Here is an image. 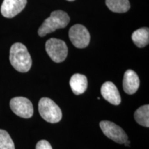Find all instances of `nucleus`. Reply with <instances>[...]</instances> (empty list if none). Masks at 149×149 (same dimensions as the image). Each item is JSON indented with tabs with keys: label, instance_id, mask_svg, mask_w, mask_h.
Returning <instances> with one entry per match:
<instances>
[{
	"label": "nucleus",
	"instance_id": "f257e3e1",
	"mask_svg": "<svg viewBox=\"0 0 149 149\" xmlns=\"http://www.w3.org/2000/svg\"><path fill=\"white\" fill-rule=\"evenodd\" d=\"M10 62L13 67L21 72H26L32 66V59L27 48L22 43H15L10 50Z\"/></svg>",
	"mask_w": 149,
	"mask_h": 149
},
{
	"label": "nucleus",
	"instance_id": "f03ea898",
	"mask_svg": "<svg viewBox=\"0 0 149 149\" xmlns=\"http://www.w3.org/2000/svg\"><path fill=\"white\" fill-rule=\"evenodd\" d=\"M70 22V17L66 12L57 10L51 13V15L43 22L38 30V35L44 37L46 35L56 31L57 29H63L68 25Z\"/></svg>",
	"mask_w": 149,
	"mask_h": 149
},
{
	"label": "nucleus",
	"instance_id": "7ed1b4c3",
	"mask_svg": "<svg viewBox=\"0 0 149 149\" xmlns=\"http://www.w3.org/2000/svg\"><path fill=\"white\" fill-rule=\"evenodd\" d=\"M38 110L42 118L47 122L55 124L59 122L62 118L60 108L50 98L41 99L38 104Z\"/></svg>",
	"mask_w": 149,
	"mask_h": 149
},
{
	"label": "nucleus",
	"instance_id": "20e7f679",
	"mask_svg": "<svg viewBox=\"0 0 149 149\" xmlns=\"http://www.w3.org/2000/svg\"><path fill=\"white\" fill-rule=\"evenodd\" d=\"M46 51L52 60L60 63L66 59L68 55V47L64 41L51 38L46 43Z\"/></svg>",
	"mask_w": 149,
	"mask_h": 149
},
{
	"label": "nucleus",
	"instance_id": "39448f33",
	"mask_svg": "<svg viewBox=\"0 0 149 149\" xmlns=\"http://www.w3.org/2000/svg\"><path fill=\"white\" fill-rule=\"evenodd\" d=\"M100 126L108 138L112 139L117 144H122L128 141V136L125 131L115 123L107 120L102 121L100 123Z\"/></svg>",
	"mask_w": 149,
	"mask_h": 149
},
{
	"label": "nucleus",
	"instance_id": "423d86ee",
	"mask_svg": "<svg viewBox=\"0 0 149 149\" xmlns=\"http://www.w3.org/2000/svg\"><path fill=\"white\" fill-rule=\"evenodd\" d=\"M68 36L70 42L76 48H86L90 43V33L88 29L81 24L72 26L69 30Z\"/></svg>",
	"mask_w": 149,
	"mask_h": 149
},
{
	"label": "nucleus",
	"instance_id": "0eeeda50",
	"mask_svg": "<svg viewBox=\"0 0 149 149\" xmlns=\"http://www.w3.org/2000/svg\"><path fill=\"white\" fill-rule=\"evenodd\" d=\"M10 107L12 111L22 118H31L33 115V106L29 99L16 97L11 99Z\"/></svg>",
	"mask_w": 149,
	"mask_h": 149
},
{
	"label": "nucleus",
	"instance_id": "6e6552de",
	"mask_svg": "<svg viewBox=\"0 0 149 149\" xmlns=\"http://www.w3.org/2000/svg\"><path fill=\"white\" fill-rule=\"evenodd\" d=\"M26 3L27 0H3L1 13L4 17H14L24 10Z\"/></svg>",
	"mask_w": 149,
	"mask_h": 149
},
{
	"label": "nucleus",
	"instance_id": "1a4fd4ad",
	"mask_svg": "<svg viewBox=\"0 0 149 149\" xmlns=\"http://www.w3.org/2000/svg\"><path fill=\"white\" fill-rule=\"evenodd\" d=\"M101 93L107 101L113 105H119L121 103L120 92L114 84L111 81H107L102 86Z\"/></svg>",
	"mask_w": 149,
	"mask_h": 149
},
{
	"label": "nucleus",
	"instance_id": "9d476101",
	"mask_svg": "<svg viewBox=\"0 0 149 149\" xmlns=\"http://www.w3.org/2000/svg\"><path fill=\"white\" fill-rule=\"evenodd\" d=\"M139 87V79L137 74L133 70H127L124 74L123 88L128 95H133L137 92Z\"/></svg>",
	"mask_w": 149,
	"mask_h": 149
},
{
	"label": "nucleus",
	"instance_id": "9b49d317",
	"mask_svg": "<svg viewBox=\"0 0 149 149\" xmlns=\"http://www.w3.org/2000/svg\"><path fill=\"white\" fill-rule=\"evenodd\" d=\"M69 84L72 92L77 95L84 93L88 86L86 77L79 73L74 74L70 78Z\"/></svg>",
	"mask_w": 149,
	"mask_h": 149
},
{
	"label": "nucleus",
	"instance_id": "f8f14e48",
	"mask_svg": "<svg viewBox=\"0 0 149 149\" xmlns=\"http://www.w3.org/2000/svg\"><path fill=\"white\" fill-rule=\"evenodd\" d=\"M132 40L137 47H145L149 42V29L148 28H141L134 31L132 34Z\"/></svg>",
	"mask_w": 149,
	"mask_h": 149
},
{
	"label": "nucleus",
	"instance_id": "ddd939ff",
	"mask_svg": "<svg viewBox=\"0 0 149 149\" xmlns=\"http://www.w3.org/2000/svg\"><path fill=\"white\" fill-rule=\"evenodd\" d=\"M106 4L111 11L118 13L127 12L130 8L128 0H106Z\"/></svg>",
	"mask_w": 149,
	"mask_h": 149
},
{
	"label": "nucleus",
	"instance_id": "4468645a",
	"mask_svg": "<svg viewBox=\"0 0 149 149\" xmlns=\"http://www.w3.org/2000/svg\"><path fill=\"white\" fill-rule=\"evenodd\" d=\"M134 118L139 125L148 128L149 126V106L148 104L139 107L134 113Z\"/></svg>",
	"mask_w": 149,
	"mask_h": 149
},
{
	"label": "nucleus",
	"instance_id": "2eb2a0df",
	"mask_svg": "<svg viewBox=\"0 0 149 149\" xmlns=\"http://www.w3.org/2000/svg\"><path fill=\"white\" fill-rule=\"evenodd\" d=\"M0 149H15L10 135L2 129H0Z\"/></svg>",
	"mask_w": 149,
	"mask_h": 149
},
{
	"label": "nucleus",
	"instance_id": "dca6fc26",
	"mask_svg": "<svg viewBox=\"0 0 149 149\" xmlns=\"http://www.w3.org/2000/svg\"><path fill=\"white\" fill-rule=\"evenodd\" d=\"M35 149H53V148L48 141L43 139L37 142Z\"/></svg>",
	"mask_w": 149,
	"mask_h": 149
},
{
	"label": "nucleus",
	"instance_id": "f3484780",
	"mask_svg": "<svg viewBox=\"0 0 149 149\" xmlns=\"http://www.w3.org/2000/svg\"><path fill=\"white\" fill-rule=\"evenodd\" d=\"M67 1H73L74 0H67Z\"/></svg>",
	"mask_w": 149,
	"mask_h": 149
}]
</instances>
